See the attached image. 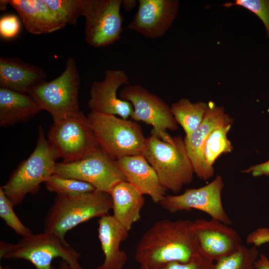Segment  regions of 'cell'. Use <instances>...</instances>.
<instances>
[{
	"mask_svg": "<svg viewBox=\"0 0 269 269\" xmlns=\"http://www.w3.org/2000/svg\"><path fill=\"white\" fill-rule=\"evenodd\" d=\"M200 253L193 221L163 219L154 222L138 242L134 258L148 269L172 262L187 263Z\"/></svg>",
	"mask_w": 269,
	"mask_h": 269,
	"instance_id": "6da1fadb",
	"label": "cell"
},
{
	"mask_svg": "<svg viewBox=\"0 0 269 269\" xmlns=\"http://www.w3.org/2000/svg\"><path fill=\"white\" fill-rule=\"evenodd\" d=\"M143 155L167 190L177 194L192 182L194 169L180 136H172L165 141L151 134L146 138Z\"/></svg>",
	"mask_w": 269,
	"mask_h": 269,
	"instance_id": "7a4b0ae2",
	"label": "cell"
},
{
	"mask_svg": "<svg viewBox=\"0 0 269 269\" xmlns=\"http://www.w3.org/2000/svg\"><path fill=\"white\" fill-rule=\"evenodd\" d=\"M113 201L109 193L97 190L75 196L57 194L44 220V232L65 239L66 233L95 217L109 214Z\"/></svg>",
	"mask_w": 269,
	"mask_h": 269,
	"instance_id": "3957f363",
	"label": "cell"
},
{
	"mask_svg": "<svg viewBox=\"0 0 269 269\" xmlns=\"http://www.w3.org/2000/svg\"><path fill=\"white\" fill-rule=\"evenodd\" d=\"M38 134L33 152L20 163L6 183L1 186L14 206L20 204L28 194L37 193L40 184L54 174L58 157L46 138L41 126L39 127Z\"/></svg>",
	"mask_w": 269,
	"mask_h": 269,
	"instance_id": "277c9868",
	"label": "cell"
},
{
	"mask_svg": "<svg viewBox=\"0 0 269 269\" xmlns=\"http://www.w3.org/2000/svg\"><path fill=\"white\" fill-rule=\"evenodd\" d=\"M58 257L67 262L72 269H84L79 263V253L53 233L31 234L15 244L0 242V259L25 260L36 269H50L52 260Z\"/></svg>",
	"mask_w": 269,
	"mask_h": 269,
	"instance_id": "5b68a950",
	"label": "cell"
},
{
	"mask_svg": "<svg viewBox=\"0 0 269 269\" xmlns=\"http://www.w3.org/2000/svg\"><path fill=\"white\" fill-rule=\"evenodd\" d=\"M87 118L101 148L113 160L143 155L146 138L137 123L93 111Z\"/></svg>",
	"mask_w": 269,
	"mask_h": 269,
	"instance_id": "8992f818",
	"label": "cell"
},
{
	"mask_svg": "<svg viewBox=\"0 0 269 269\" xmlns=\"http://www.w3.org/2000/svg\"><path fill=\"white\" fill-rule=\"evenodd\" d=\"M47 140L58 158L65 163L83 159L102 149L82 111L53 121Z\"/></svg>",
	"mask_w": 269,
	"mask_h": 269,
	"instance_id": "52a82bcc",
	"label": "cell"
},
{
	"mask_svg": "<svg viewBox=\"0 0 269 269\" xmlns=\"http://www.w3.org/2000/svg\"><path fill=\"white\" fill-rule=\"evenodd\" d=\"M80 76L75 59L70 57L62 73L55 79L42 83L31 91L30 95L42 110L49 113L53 121L75 115L80 111L78 94Z\"/></svg>",
	"mask_w": 269,
	"mask_h": 269,
	"instance_id": "ba28073f",
	"label": "cell"
},
{
	"mask_svg": "<svg viewBox=\"0 0 269 269\" xmlns=\"http://www.w3.org/2000/svg\"><path fill=\"white\" fill-rule=\"evenodd\" d=\"M122 0H81L85 17V38L90 46L103 47L118 41L123 31Z\"/></svg>",
	"mask_w": 269,
	"mask_h": 269,
	"instance_id": "9c48e42d",
	"label": "cell"
},
{
	"mask_svg": "<svg viewBox=\"0 0 269 269\" xmlns=\"http://www.w3.org/2000/svg\"><path fill=\"white\" fill-rule=\"evenodd\" d=\"M120 98L132 105L133 113L131 118L134 121L150 125L152 127L151 134L162 140L167 141L172 137L167 130L173 131L178 129L170 107L142 85L125 86L120 92Z\"/></svg>",
	"mask_w": 269,
	"mask_h": 269,
	"instance_id": "30bf717a",
	"label": "cell"
},
{
	"mask_svg": "<svg viewBox=\"0 0 269 269\" xmlns=\"http://www.w3.org/2000/svg\"><path fill=\"white\" fill-rule=\"evenodd\" d=\"M54 173L88 182L93 185L96 190L109 193L118 183L127 180L115 160L102 149L78 161L56 163Z\"/></svg>",
	"mask_w": 269,
	"mask_h": 269,
	"instance_id": "8fae6325",
	"label": "cell"
},
{
	"mask_svg": "<svg viewBox=\"0 0 269 269\" xmlns=\"http://www.w3.org/2000/svg\"><path fill=\"white\" fill-rule=\"evenodd\" d=\"M224 186L222 177L218 175L204 186L186 189L181 194L166 195L158 204L171 213L197 209L207 214L212 219L231 225L232 221L225 212L222 202L221 194Z\"/></svg>",
	"mask_w": 269,
	"mask_h": 269,
	"instance_id": "7c38bea8",
	"label": "cell"
},
{
	"mask_svg": "<svg viewBox=\"0 0 269 269\" xmlns=\"http://www.w3.org/2000/svg\"><path fill=\"white\" fill-rule=\"evenodd\" d=\"M129 84V77L124 70H106L103 80L94 81L91 86L90 98L88 102L91 111L118 115L124 119L131 117L133 113L132 105L117 96L119 88Z\"/></svg>",
	"mask_w": 269,
	"mask_h": 269,
	"instance_id": "4fadbf2b",
	"label": "cell"
},
{
	"mask_svg": "<svg viewBox=\"0 0 269 269\" xmlns=\"http://www.w3.org/2000/svg\"><path fill=\"white\" fill-rule=\"evenodd\" d=\"M138 8L128 28L150 39L163 36L178 15V0H138Z\"/></svg>",
	"mask_w": 269,
	"mask_h": 269,
	"instance_id": "5bb4252c",
	"label": "cell"
},
{
	"mask_svg": "<svg viewBox=\"0 0 269 269\" xmlns=\"http://www.w3.org/2000/svg\"><path fill=\"white\" fill-rule=\"evenodd\" d=\"M233 120L227 114L222 106L212 101L208 103V109L204 119L197 129L184 139L188 156L193 165L194 174L203 180L214 176V167L206 162L203 155L205 142L211 133L217 127L233 124Z\"/></svg>",
	"mask_w": 269,
	"mask_h": 269,
	"instance_id": "9a60e30c",
	"label": "cell"
},
{
	"mask_svg": "<svg viewBox=\"0 0 269 269\" xmlns=\"http://www.w3.org/2000/svg\"><path fill=\"white\" fill-rule=\"evenodd\" d=\"M193 228L200 253L213 262L234 253L242 245L237 232L220 221L198 219Z\"/></svg>",
	"mask_w": 269,
	"mask_h": 269,
	"instance_id": "2e32d148",
	"label": "cell"
},
{
	"mask_svg": "<svg viewBox=\"0 0 269 269\" xmlns=\"http://www.w3.org/2000/svg\"><path fill=\"white\" fill-rule=\"evenodd\" d=\"M20 16L27 31L46 34L64 27L65 18L53 5L51 0H7Z\"/></svg>",
	"mask_w": 269,
	"mask_h": 269,
	"instance_id": "e0dca14e",
	"label": "cell"
},
{
	"mask_svg": "<svg viewBox=\"0 0 269 269\" xmlns=\"http://www.w3.org/2000/svg\"><path fill=\"white\" fill-rule=\"evenodd\" d=\"M115 161L127 181L143 195L149 196L154 203L158 204L166 195L167 190L143 155L125 156Z\"/></svg>",
	"mask_w": 269,
	"mask_h": 269,
	"instance_id": "ac0fdd59",
	"label": "cell"
},
{
	"mask_svg": "<svg viewBox=\"0 0 269 269\" xmlns=\"http://www.w3.org/2000/svg\"><path fill=\"white\" fill-rule=\"evenodd\" d=\"M44 70L17 58H0V87L28 94L46 80Z\"/></svg>",
	"mask_w": 269,
	"mask_h": 269,
	"instance_id": "d6986e66",
	"label": "cell"
},
{
	"mask_svg": "<svg viewBox=\"0 0 269 269\" xmlns=\"http://www.w3.org/2000/svg\"><path fill=\"white\" fill-rule=\"evenodd\" d=\"M98 237L105 256L103 263L96 269H123L127 260V253L120 249L129 231L109 214L100 218Z\"/></svg>",
	"mask_w": 269,
	"mask_h": 269,
	"instance_id": "ffe728a7",
	"label": "cell"
},
{
	"mask_svg": "<svg viewBox=\"0 0 269 269\" xmlns=\"http://www.w3.org/2000/svg\"><path fill=\"white\" fill-rule=\"evenodd\" d=\"M110 194L113 201V216L129 232L140 218L144 204L143 195L127 180L116 185Z\"/></svg>",
	"mask_w": 269,
	"mask_h": 269,
	"instance_id": "44dd1931",
	"label": "cell"
},
{
	"mask_svg": "<svg viewBox=\"0 0 269 269\" xmlns=\"http://www.w3.org/2000/svg\"><path fill=\"white\" fill-rule=\"evenodd\" d=\"M28 94L0 88V126L7 127L27 122L42 111Z\"/></svg>",
	"mask_w": 269,
	"mask_h": 269,
	"instance_id": "7402d4cb",
	"label": "cell"
},
{
	"mask_svg": "<svg viewBox=\"0 0 269 269\" xmlns=\"http://www.w3.org/2000/svg\"><path fill=\"white\" fill-rule=\"evenodd\" d=\"M170 109L176 123L188 135L202 122L208 109V103L203 101L192 103L188 99L183 98L173 103Z\"/></svg>",
	"mask_w": 269,
	"mask_h": 269,
	"instance_id": "603a6c76",
	"label": "cell"
},
{
	"mask_svg": "<svg viewBox=\"0 0 269 269\" xmlns=\"http://www.w3.org/2000/svg\"><path fill=\"white\" fill-rule=\"evenodd\" d=\"M232 125L226 124L217 127L208 137L204 147L203 155L209 166L213 167L215 161L221 155L232 152L233 146L227 137Z\"/></svg>",
	"mask_w": 269,
	"mask_h": 269,
	"instance_id": "cb8c5ba5",
	"label": "cell"
},
{
	"mask_svg": "<svg viewBox=\"0 0 269 269\" xmlns=\"http://www.w3.org/2000/svg\"><path fill=\"white\" fill-rule=\"evenodd\" d=\"M259 257L256 247L248 248L242 245L234 253L217 260L213 269H254Z\"/></svg>",
	"mask_w": 269,
	"mask_h": 269,
	"instance_id": "d4e9b609",
	"label": "cell"
},
{
	"mask_svg": "<svg viewBox=\"0 0 269 269\" xmlns=\"http://www.w3.org/2000/svg\"><path fill=\"white\" fill-rule=\"evenodd\" d=\"M45 184L48 191L64 195L75 196L96 190L95 187L90 183L63 177L54 173L48 179Z\"/></svg>",
	"mask_w": 269,
	"mask_h": 269,
	"instance_id": "484cf974",
	"label": "cell"
},
{
	"mask_svg": "<svg viewBox=\"0 0 269 269\" xmlns=\"http://www.w3.org/2000/svg\"><path fill=\"white\" fill-rule=\"evenodd\" d=\"M14 207L0 187V217L18 235L24 237L31 234V230L23 224L14 213Z\"/></svg>",
	"mask_w": 269,
	"mask_h": 269,
	"instance_id": "4316f807",
	"label": "cell"
},
{
	"mask_svg": "<svg viewBox=\"0 0 269 269\" xmlns=\"http://www.w3.org/2000/svg\"><path fill=\"white\" fill-rule=\"evenodd\" d=\"M234 5L246 8L257 15L263 23L269 38V0H236L223 4L226 7Z\"/></svg>",
	"mask_w": 269,
	"mask_h": 269,
	"instance_id": "83f0119b",
	"label": "cell"
},
{
	"mask_svg": "<svg viewBox=\"0 0 269 269\" xmlns=\"http://www.w3.org/2000/svg\"><path fill=\"white\" fill-rule=\"evenodd\" d=\"M213 261L199 253L187 263L172 262L156 269H213ZM140 269H148L140 267Z\"/></svg>",
	"mask_w": 269,
	"mask_h": 269,
	"instance_id": "f1b7e54d",
	"label": "cell"
},
{
	"mask_svg": "<svg viewBox=\"0 0 269 269\" xmlns=\"http://www.w3.org/2000/svg\"><path fill=\"white\" fill-rule=\"evenodd\" d=\"M20 27L19 20L16 15H5L0 19V35L5 39L13 38L18 33Z\"/></svg>",
	"mask_w": 269,
	"mask_h": 269,
	"instance_id": "f546056e",
	"label": "cell"
},
{
	"mask_svg": "<svg viewBox=\"0 0 269 269\" xmlns=\"http://www.w3.org/2000/svg\"><path fill=\"white\" fill-rule=\"evenodd\" d=\"M241 172L244 173H250L253 177L269 175V160L251 166Z\"/></svg>",
	"mask_w": 269,
	"mask_h": 269,
	"instance_id": "4dcf8cb0",
	"label": "cell"
},
{
	"mask_svg": "<svg viewBox=\"0 0 269 269\" xmlns=\"http://www.w3.org/2000/svg\"><path fill=\"white\" fill-rule=\"evenodd\" d=\"M254 269H269V259L264 254H260L254 265Z\"/></svg>",
	"mask_w": 269,
	"mask_h": 269,
	"instance_id": "1f68e13d",
	"label": "cell"
},
{
	"mask_svg": "<svg viewBox=\"0 0 269 269\" xmlns=\"http://www.w3.org/2000/svg\"><path fill=\"white\" fill-rule=\"evenodd\" d=\"M138 1L135 0H122V6L126 11H131L136 6Z\"/></svg>",
	"mask_w": 269,
	"mask_h": 269,
	"instance_id": "d6a6232c",
	"label": "cell"
},
{
	"mask_svg": "<svg viewBox=\"0 0 269 269\" xmlns=\"http://www.w3.org/2000/svg\"><path fill=\"white\" fill-rule=\"evenodd\" d=\"M50 269H72L68 263L64 260H62L58 268H55L52 266Z\"/></svg>",
	"mask_w": 269,
	"mask_h": 269,
	"instance_id": "836d02e7",
	"label": "cell"
},
{
	"mask_svg": "<svg viewBox=\"0 0 269 269\" xmlns=\"http://www.w3.org/2000/svg\"><path fill=\"white\" fill-rule=\"evenodd\" d=\"M0 3V10H4L6 8V5L8 4L7 0H1Z\"/></svg>",
	"mask_w": 269,
	"mask_h": 269,
	"instance_id": "e575fe53",
	"label": "cell"
},
{
	"mask_svg": "<svg viewBox=\"0 0 269 269\" xmlns=\"http://www.w3.org/2000/svg\"><path fill=\"white\" fill-rule=\"evenodd\" d=\"M0 269H11L10 268H2L1 267H0Z\"/></svg>",
	"mask_w": 269,
	"mask_h": 269,
	"instance_id": "d590c367",
	"label": "cell"
}]
</instances>
